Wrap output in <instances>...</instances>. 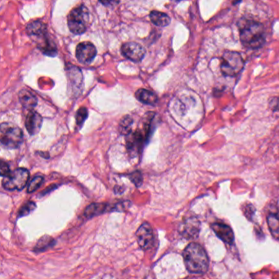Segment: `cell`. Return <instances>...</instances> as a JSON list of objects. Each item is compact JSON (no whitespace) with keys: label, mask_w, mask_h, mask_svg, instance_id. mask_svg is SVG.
I'll return each instance as SVG.
<instances>
[{"label":"cell","mask_w":279,"mask_h":279,"mask_svg":"<svg viewBox=\"0 0 279 279\" xmlns=\"http://www.w3.org/2000/svg\"><path fill=\"white\" fill-rule=\"evenodd\" d=\"M238 28L243 46L251 49H258L265 44V28L259 22L243 19L238 23Z\"/></svg>","instance_id":"cell-1"},{"label":"cell","mask_w":279,"mask_h":279,"mask_svg":"<svg viewBox=\"0 0 279 279\" xmlns=\"http://www.w3.org/2000/svg\"><path fill=\"white\" fill-rule=\"evenodd\" d=\"M185 266L190 273L204 274L209 269V258L200 244L191 243L183 253Z\"/></svg>","instance_id":"cell-2"},{"label":"cell","mask_w":279,"mask_h":279,"mask_svg":"<svg viewBox=\"0 0 279 279\" xmlns=\"http://www.w3.org/2000/svg\"><path fill=\"white\" fill-rule=\"evenodd\" d=\"M89 22V13L86 7H77L71 10L67 17V23L73 34H81L85 32Z\"/></svg>","instance_id":"cell-3"},{"label":"cell","mask_w":279,"mask_h":279,"mask_svg":"<svg viewBox=\"0 0 279 279\" xmlns=\"http://www.w3.org/2000/svg\"><path fill=\"white\" fill-rule=\"evenodd\" d=\"M244 65L245 63L241 54L237 52L227 51L222 56L221 72L223 73L224 75L233 77L237 75L243 70Z\"/></svg>","instance_id":"cell-4"},{"label":"cell","mask_w":279,"mask_h":279,"mask_svg":"<svg viewBox=\"0 0 279 279\" xmlns=\"http://www.w3.org/2000/svg\"><path fill=\"white\" fill-rule=\"evenodd\" d=\"M23 140L22 130L9 123H3L0 126V141L3 146L9 149L19 147Z\"/></svg>","instance_id":"cell-5"},{"label":"cell","mask_w":279,"mask_h":279,"mask_svg":"<svg viewBox=\"0 0 279 279\" xmlns=\"http://www.w3.org/2000/svg\"><path fill=\"white\" fill-rule=\"evenodd\" d=\"M3 178V187L5 190H22L28 182L30 173L26 168H17Z\"/></svg>","instance_id":"cell-6"},{"label":"cell","mask_w":279,"mask_h":279,"mask_svg":"<svg viewBox=\"0 0 279 279\" xmlns=\"http://www.w3.org/2000/svg\"><path fill=\"white\" fill-rule=\"evenodd\" d=\"M147 136L144 132L137 130L136 132H131L126 136L127 150L132 156H136L140 150L143 149L145 140H147Z\"/></svg>","instance_id":"cell-7"},{"label":"cell","mask_w":279,"mask_h":279,"mask_svg":"<svg viewBox=\"0 0 279 279\" xmlns=\"http://www.w3.org/2000/svg\"><path fill=\"white\" fill-rule=\"evenodd\" d=\"M77 60L82 64H90L97 55V49L90 42H83L79 44L76 51Z\"/></svg>","instance_id":"cell-8"},{"label":"cell","mask_w":279,"mask_h":279,"mask_svg":"<svg viewBox=\"0 0 279 279\" xmlns=\"http://www.w3.org/2000/svg\"><path fill=\"white\" fill-rule=\"evenodd\" d=\"M121 52L132 62H139L145 56V49L140 44L135 42L125 43L121 47Z\"/></svg>","instance_id":"cell-9"},{"label":"cell","mask_w":279,"mask_h":279,"mask_svg":"<svg viewBox=\"0 0 279 279\" xmlns=\"http://www.w3.org/2000/svg\"><path fill=\"white\" fill-rule=\"evenodd\" d=\"M137 240L139 247L143 250H147L153 245L154 235L153 228L147 222L143 223L136 233Z\"/></svg>","instance_id":"cell-10"},{"label":"cell","mask_w":279,"mask_h":279,"mask_svg":"<svg viewBox=\"0 0 279 279\" xmlns=\"http://www.w3.org/2000/svg\"><path fill=\"white\" fill-rule=\"evenodd\" d=\"M201 223L197 218L191 217L184 221L180 227L181 235L188 240H194L198 237Z\"/></svg>","instance_id":"cell-11"},{"label":"cell","mask_w":279,"mask_h":279,"mask_svg":"<svg viewBox=\"0 0 279 279\" xmlns=\"http://www.w3.org/2000/svg\"><path fill=\"white\" fill-rule=\"evenodd\" d=\"M42 124V116L34 110H29L28 114L26 117V123H25L26 130L29 134L32 136L38 133L41 130Z\"/></svg>","instance_id":"cell-12"},{"label":"cell","mask_w":279,"mask_h":279,"mask_svg":"<svg viewBox=\"0 0 279 279\" xmlns=\"http://www.w3.org/2000/svg\"><path fill=\"white\" fill-rule=\"evenodd\" d=\"M211 229L215 232L217 237L220 238L225 244H231L234 242V233L231 228L222 223H214L211 225Z\"/></svg>","instance_id":"cell-13"},{"label":"cell","mask_w":279,"mask_h":279,"mask_svg":"<svg viewBox=\"0 0 279 279\" xmlns=\"http://www.w3.org/2000/svg\"><path fill=\"white\" fill-rule=\"evenodd\" d=\"M68 74L69 83L70 88H72L73 93H78L79 90L82 87V73L77 67H70L67 70Z\"/></svg>","instance_id":"cell-14"},{"label":"cell","mask_w":279,"mask_h":279,"mask_svg":"<svg viewBox=\"0 0 279 279\" xmlns=\"http://www.w3.org/2000/svg\"><path fill=\"white\" fill-rule=\"evenodd\" d=\"M26 31L29 35L36 38H45L47 34V26L43 22L35 21L31 22L26 27Z\"/></svg>","instance_id":"cell-15"},{"label":"cell","mask_w":279,"mask_h":279,"mask_svg":"<svg viewBox=\"0 0 279 279\" xmlns=\"http://www.w3.org/2000/svg\"><path fill=\"white\" fill-rule=\"evenodd\" d=\"M135 96L139 102L145 105L154 106L158 102V97L153 92L147 89H139L135 93Z\"/></svg>","instance_id":"cell-16"},{"label":"cell","mask_w":279,"mask_h":279,"mask_svg":"<svg viewBox=\"0 0 279 279\" xmlns=\"http://www.w3.org/2000/svg\"><path fill=\"white\" fill-rule=\"evenodd\" d=\"M21 104L29 110H32L37 105V98L29 90L23 89L19 93Z\"/></svg>","instance_id":"cell-17"},{"label":"cell","mask_w":279,"mask_h":279,"mask_svg":"<svg viewBox=\"0 0 279 279\" xmlns=\"http://www.w3.org/2000/svg\"><path fill=\"white\" fill-rule=\"evenodd\" d=\"M150 18L153 24L157 26H161V27L169 26L171 23V18L164 12L153 11V12H151Z\"/></svg>","instance_id":"cell-18"},{"label":"cell","mask_w":279,"mask_h":279,"mask_svg":"<svg viewBox=\"0 0 279 279\" xmlns=\"http://www.w3.org/2000/svg\"><path fill=\"white\" fill-rule=\"evenodd\" d=\"M108 205L105 204H92L85 209V215L87 217H92L95 215H100L107 211Z\"/></svg>","instance_id":"cell-19"},{"label":"cell","mask_w":279,"mask_h":279,"mask_svg":"<svg viewBox=\"0 0 279 279\" xmlns=\"http://www.w3.org/2000/svg\"><path fill=\"white\" fill-rule=\"evenodd\" d=\"M269 231L275 240L279 241V217L274 214H270L267 217Z\"/></svg>","instance_id":"cell-20"},{"label":"cell","mask_w":279,"mask_h":279,"mask_svg":"<svg viewBox=\"0 0 279 279\" xmlns=\"http://www.w3.org/2000/svg\"><path fill=\"white\" fill-rule=\"evenodd\" d=\"M133 118L129 115H125L121 118L119 124V132L122 135H129L132 128Z\"/></svg>","instance_id":"cell-21"},{"label":"cell","mask_w":279,"mask_h":279,"mask_svg":"<svg viewBox=\"0 0 279 279\" xmlns=\"http://www.w3.org/2000/svg\"><path fill=\"white\" fill-rule=\"evenodd\" d=\"M44 177L43 175H37L30 181L29 183L28 187H27V192L28 193H32L38 190L39 188L41 187V185L44 183Z\"/></svg>","instance_id":"cell-22"},{"label":"cell","mask_w":279,"mask_h":279,"mask_svg":"<svg viewBox=\"0 0 279 279\" xmlns=\"http://www.w3.org/2000/svg\"><path fill=\"white\" fill-rule=\"evenodd\" d=\"M52 243H53V240L52 237H48V236H44L42 238L39 240L38 244L36 245V248L35 250L38 251H44L48 247H52Z\"/></svg>","instance_id":"cell-23"},{"label":"cell","mask_w":279,"mask_h":279,"mask_svg":"<svg viewBox=\"0 0 279 279\" xmlns=\"http://www.w3.org/2000/svg\"><path fill=\"white\" fill-rule=\"evenodd\" d=\"M87 118H88V110L86 108L81 107V109H79L77 114V127L81 128Z\"/></svg>","instance_id":"cell-24"},{"label":"cell","mask_w":279,"mask_h":279,"mask_svg":"<svg viewBox=\"0 0 279 279\" xmlns=\"http://www.w3.org/2000/svg\"><path fill=\"white\" fill-rule=\"evenodd\" d=\"M36 208V205L33 202H28L26 204L22 206L20 211H19V216H24V215H29L31 211H34Z\"/></svg>","instance_id":"cell-25"},{"label":"cell","mask_w":279,"mask_h":279,"mask_svg":"<svg viewBox=\"0 0 279 279\" xmlns=\"http://www.w3.org/2000/svg\"><path fill=\"white\" fill-rule=\"evenodd\" d=\"M129 179L135 184V186H136L137 187H138V186H140L141 185H142V183H143L142 174H141L140 172H139V171H136V172L131 173V175H129Z\"/></svg>","instance_id":"cell-26"},{"label":"cell","mask_w":279,"mask_h":279,"mask_svg":"<svg viewBox=\"0 0 279 279\" xmlns=\"http://www.w3.org/2000/svg\"><path fill=\"white\" fill-rule=\"evenodd\" d=\"M10 172V169H9V167H8L7 163L4 161L1 162V175H2L3 177L6 176Z\"/></svg>","instance_id":"cell-27"},{"label":"cell","mask_w":279,"mask_h":279,"mask_svg":"<svg viewBox=\"0 0 279 279\" xmlns=\"http://www.w3.org/2000/svg\"><path fill=\"white\" fill-rule=\"evenodd\" d=\"M105 6H115L119 4L120 0H99Z\"/></svg>","instance_id":"cell-28"},{"label":"cell","mask_w":279,"mask_h":279,"mask_svg":"<svg viewBox=\"0 0 279 279\" xmlns=\"http://www.w3.org/2000/svg\"><path fill=\"white\" fill-rule=\"evenodd\" d=\"M270 107L273 110H279V97L274 98L270 102Z\"/></svg>","instance_id":"cell-29"},{"label":"cell","mask_w":279,"mask_h":279,"mask_svg":"<svg viewBox=\"0 0 279 279\" xmlns=\"http://www.w3.org/2000/svg\"><path fill=\"white\" fill-rule=\"evenodd\" d=\"M241 0H236L235 2L233 3V4H237V3L240 2Z\"/></svg>","instance_id":"cell-30"}]
</instances>
